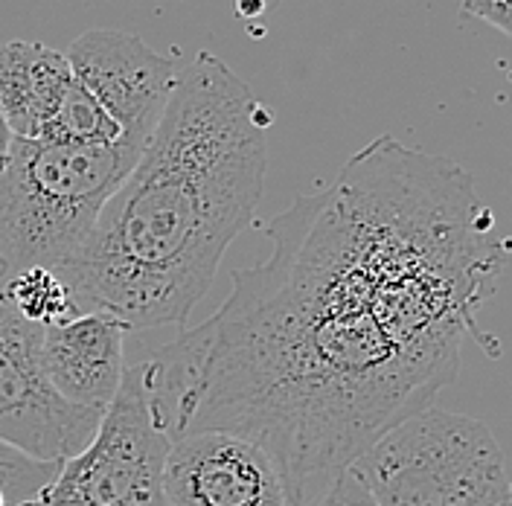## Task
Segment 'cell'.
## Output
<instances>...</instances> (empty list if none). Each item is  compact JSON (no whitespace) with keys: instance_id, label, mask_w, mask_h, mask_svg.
<instances>
[{"instance_id":"7c38bea8","label":"cell","mask_w":512,"mask_h":506,"mask_svg":"<svg viewBox=\"0 0 512 506\" xmlns=\"http://www.w3.org/2000/svg\"><path fill=\"white\" fill-rule=\"evenodd\" d=\"M59 472V463H38L27 454L0 443V489L9 504L18 506L35 498Z\"/></svg>"},{"instance_id":"8992f818","label":"cell","mask_w":512,"mask_h":506,"mask_svg":"<svg viewBox=\"0 0 512 506\" xmlns=\"http://www.w3.org/2000/svg\"><path fill=\"white\" fill-rule=\"evenodd\" d=\"M44 329L0 303V443L64 463L94 440L102 413L64 402L41 367Z\"/></svg>"},{"instance_id":"7a4b0ae2","label":"cell","mask_w":512,"mask_h":506,"mask_svg":"<svg viewBox=\"0 0 512 506\" xmlns=\"http://www.w3.org/2000/svg\"><path fill=\"white\" fill-rule=\"evenodd\" d=\"M271 123L219 56L198 53L88 242L59 271L79 312H108L128 329L184 326L254 222Z\"/></svg>"},{"instance_id":"30bf717a","label":"cell","mask_w":512,"mask_h":506,"mask_svg":"<svg viewBox=\"0 0 512 506\" xmlns=\"http://www.w3.org/2000/svg\"><path fill=\"white\" fill-rule=\"evenodd\" d=\"M73 88L67 56L35 41L0 47V117L12 137L44 140Z\"/></svg>"},{"instance_id":"8fae6325","label":"cell","mask_w":512,"mask_h":506,"mask_svg":"<svg viewBox=\"0 0 512 506\" xmlns=\"http://www.w3.org/2000/svg\"><path fill=\"white\" fill-rule=\"evenodd\" d=\"M0 303L41 329L62 326L82 315L70 288L50 268H27L0 283Z\"/></svg>"},{"instance_id":"5bb4252c","label":"cell","mask_w":512,"mask_h":506,"mask_svg":"<svg viewBox=\"0 0 512 506\" xmlns=\"http://www.w3.org/2000/svg\"><path fill=\"white\" fill-rule=\"evenodd\" d=\"M463 12L498 27L512 38V0H463Z\"/></svg>"},{"instance_id":"ba28073f","label":"cell","mask_w":512,"mask_h":506,"mask_svg":"<svg viewBox=\"0 0 512 506\" xmlns=\"http://www.w3.org/2000/svg\"><path fill=\"white\" fill-rule=\"evenodd\" d=\"M163 492L169 506H291L271 457L222 431L172 440Z\"/></svg>"},{"instance_id":"3957f363","label":"cell","mask_w":512,"mask_h":506,"mask_svg":"<svg viewBox=\"0 0 512 506\" xmlns=\"http://www.w3.org/2000/svg\"><path fill=\"white\" fill-rule=\"evenodd\" d=\"M134 146L12 137L0 166V283L64 265L140 160Z\"/></svg>"},{"instance_id":"2e32d148","label":"cell","mask_w":512,"mask_h":506,"mask_svg":"<svg viewBox=\"0 0 512 506\" xmlns=\"http://www.w3.org/2000/svg\"><path fill=\"white\" fill-rule=\"evenodd\" d=\"M0 506H12V504H9V498H6V492H3V489H0Z\"/></svg>"},{"instance_id":"6da1fadb","label":"cell","mask_w":512,"mask_h":506,"mask_svg":"<svg viewBox=\"0 0 512 506\" xmlns=\"http://www.w3.org/2000/svg\"><path fill=\"white\" fill-rule=\"evenodd\" d=\"M489 233L463 166L376 137L271 222L216 315L140 361L163 434L242 437L291 506L315 501L454 381L501 271Z\"/></svg>"},{"instance_id":"e0dca14e","label":"cell","mask_w":512,"mask_h":506,"mask_svg":"<svg viewBox=\"0 0 512 506\" xmlns=\"http://www.w3.org/2000/svg\"><path fill=\"white\" fill-rule=\"evenodd\" d=\"M504 506H512V501H510V504H504Z\"/></svg>"},{"instance_id":"5b68a950","label":"cell","mask_w":512,"mask_h":506,"mask_svg":"<svg viewBox=\"0 0 512 506\" xmlns=\"http://www.w3.org/2000/svg\"><path fill=\"white\" fill-rule=\"evenodd\" d=\"M169 445L149 405L140 364H128L94 440L59 463L56 477L18 506H169L163 492Z\"/></svg>"},{"instance_id":"9c48e42d","label":"cell","mask_w":512,"mask_h":506,"mask_svg":"<svg viewBox=\"0 0 512 506\" xmlns=\"http://www.w3.org/2000/svg\"><path fill=\"white\" fill-rule=\"evenodd\" d=\"M120 317L82 312L62 326L44 329L41 367L64 402L105 413L126 376V335Z\"/></svg>"},{"instance_id":"52a82bcc","label":"cell","mask_w":512,"mask_h":506,"mask_svg":"<svg viewBox=\"0 0 512 506\" xmlns=\"http://www.w3.org/2000/svg\"><path fill=\"white\" fill-rule=\"evenodd\" d=\"M73 79L114 120L131 146L146 149L178 82V64L123 30H88L67 47Z\"/></svg>"},{"instance_id":"4fadbf2b","label":"cell","mask_w":512,"mask_h":506,"mask_svg":"<svg viewBox=\"0 0 512 506\" xmlns=\"http://www.w3.org/2000/svg\"><path fill=\"white\" fill-rule=\"evenodd\" d=\"M306 506H376V501L367 492V486L358 480V475L352 469H347L323 495H318L315 501H309Z\"/></svg>"},{"instance_id":"9a60e30c","label":"cell","mask_w":512,"mask_h":506,"mask_svg":"<svg viewBox=\"0 0 512 506\" xmlns=\"http://www.w3.org/2000/svg\"><path fill=\"white\" fill-rule=\"evenodd\" d=\"M9 140H12V134H9V128L3 123V117H0V166H3L6 152H9Z\"/></svg>"},{"instance_id":"277c9868","label":"cell","mask_w":512,"mask_h":506,"mask_svg":"<svg viewBox=\"0 0 512 506\" xmlns=\"http://www.w3.org/2000/svg\"><path fill=\"white\" fill-rule=\"evenodd\" d=\"M352 472L376 506H504L512 486L492 431L463 413L425 408L390 428Z\"/></svg>"}]
</instances>
